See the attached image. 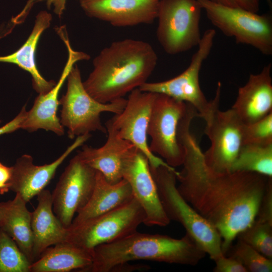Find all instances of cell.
<instances>
[{"instance_id": "32", "label": "cell", "mask_w": 272, "mask_h": 272, "mask_svg": "<svg viewBox=\"0 0 272 272\" xmlns=\"http://www.w3.org/2000/svg\"><path fill=\"white\" fill-rule=\"evenodd\" d=\"M225 6L238 8L258 13L259 10V0H211Z\"/></svg>"}, {"instance_id": "3", "label": "cell", "mask_w": 272, "mask_h": 272, "mask_svg": "<svg viewBox=\"0 0 272 272\" xmlns=\"http://www.w3.org/2000/svg\"><path fill=\"white\" fill-rule=\"evenodd\" d=\"M206 253L185 234L180 239L137 231L93 251L91 272H111L115 266L136 260L194 266Z\"/></svg>"}, {"instance_id": "21", "label": "cell", "mask_w": 272, "mask_h": 272, "mask_svg": "<svg viewBox=\"0 0 272 272\" xmlns=\"http://www.w3.org/2000/svg\"><path fill=\"white\" fill-rule=\"evenodd\" d=\"M133 198L131 187L125 179L123 178L112 184L97 171L92 195L86 206L77 213L71 225H77L121 207Z\"/></svg>"}, {"instance_id": "14", "label": "cell", "mask_w": 272, "mask_h": 272, "mask_svg": "<svg viewBox=\"0 0 272 272\" xmlns=\"http://www.w3.org/2000/svg\"><path fill=\"white\" fill-rule=\"evenodd\" d=\"M64 43L68 51V58L59 81L47 93L41 94L35 98L31 109L27 111L22 129L32 132L43 129L50 131L58 136L64 134V127L57 116L59 102L58 95L62 86L76 62L88 60L90 56L82 51L74 50L70 43L65 27L61 26L56 29Z\"/></svg>"}, {"instance_id": "6", "label": "cell", "mask_w": 272, "mask_h": 272, "mask_svg": "<svg viewBox=\"0 0 272 272\" xmlns=\"http://www.w3.org/2000/svg\"><path fill=\"white\" fill-rule=\"evenodd\" d=\"M65 94L59 100L61 106L60 122L67 128L70 139L99 131L107 130L101 121L103 112L120 113L126 103V99L120 98L107 103H101L93 98L85 89L81 72L74 65L67 77Z\"/></svg>"}, {"instance_id": "22", "label": "cell", "mask_w": 272, "mask_h": 272, "mask_svg": "<svg viewBox=\"0 0 272 272\" xmlns=\"http://www.w3.org/2000/svg\"><path fill=\"white\" fill-rule=\"evenodd\" d=\"M52 20L51 15L46 11H40L36 16L31 33L25 42L15 52L0 56V62L15 64L28 72L32 78L33 88L38 93L43 94L55 85L53 80L47 81L40 73L35 61V52L40 37L48 28Z\"/></svg>"}, {"instance_id": "10", "label": "cell", "mask_w": 272, "mask_h": 272, "mask_svg": "<svg viewBox=\"0 0 272 272\" xmlns=\"http://www.w3.org/2000/svg\"><path fill=\"white\" fill-rule=\"evenodd\" d=\"M187 103L164 94L156 93L149 122L151 152L162 157L170 166L182 165L185 150L178 135L179 122Z\"/></svg>"}, {"instance_id": "4", "label": "cell", "mask_w": 272, "mask_h": 272, "mask_svg": "<svg viewBox=\"0 0 272 272\" xmlns=\"http://www.w3.org/2000/svg\"><path fill=\"white\" fill-rule=\"evenodd\" d=\"M150 170L156 182L163 209L170 220L179 223L188 235L210 258L215 260L225 255L218 231L183 198L176 186L175 168L160 165Z\"/></svg>"}, {"instance_id": "7", "label": "cell", "mask_w": 272, "mask_h": 272, "mask_svg": "<svg viewBox=\"0 0 272 272\" xmlns=\"http://www.w3.org/2000/svg\"><path fill=\"white\" fill-rule=\"evenodd\" d=\"M211 23L238 44L251 46L265 55L272 54V18L211 0H197Z\"/></svg>"}, {"instance_id": "12", "label": "cell", "mask_w": 272, "mask_h": 272, "mask_svg": "<svg viewBox=\"0 0 272 272\" xmlns=\"http://www.w3.org/2000/svg\"><path fill=\"white\" fill-rule=\"evenodd\" d=\"M206 123L205 132L211 142L210 148L203 153L206 165L216 172H231L243 145L244 123L232 108L221 111L219 108Z\"/></svg>"}, {"instance_id": "18", "label": "cell", "mask_w": 272, "mask_h": 272, "mask_svg": "<svg viewBox=\"0 0 272 272\" xmlns=\"http://www.w3.org/2000/svg\"><path fill=\"white\" fill-rule=\"evenodd\" d=\"M107 139L100 147L83 145L77 155L81 160L100 172L110 183L123 179V170L127 161L138 149L128 141L121 139L110 128L106 127Z\"/></svg>"}, {"instance_id": "29", "label": "cell", "mask_w": 272, "mask_h": 272, "mask_svg": "<svg viewBox=\"0 0 272 272\" xmlns=\"http://www.w3.org/2000/svg\"><path fill=\"white\" fill-rule=\"evenodd\" d=\"M243 144H272V112L253 122L244 124Z\"/></svg>"}, {"instance_id": "17", "label": "cell", "mask_w": 272, "mask_h": 272, "mask_svg": "<svg viewBox=\"0 0 272 272\" xmlns=\"http://www.w3.org/2000/svg\"><path fill=\"white\" fill-rule=\"evenodd\" d=\"M90 133L78 136L57 159L49 164L36 165L31 155L18 158L12 167L10 190L19 194L27 202L37 196L49 183L57 169L77 148L83 146L91 137Z\"/></svg>"}, {"instance_id": "35", "label": "cell", "mask_w": 272, "mask_h": 272, "mask_svg": "<svg viewBox=\"0 0 272 272\" xmlns=\"http://www.w3.org/2000/svg\"><path fill=\"white\" fill-rule=\"evenodd\" d=\"M47 7L53 8L55 14L60 18L65 9L66 0H46Z\"/></svg>"}, {"instance_id": "27", "label": "cell", "mask_w": 272, "mask_h": 272, "mask_svg": "<svg viewBox=\"0 0 272 272\" xmlns=\"http://www.w3.org/2000/svg\"><path fill=\"white\" fill-rule=\"evenodd\" d=\"M237 237L266 257L272 259V224L255 219Z\"/></svg>"}, {"instance_id": "15", "label": "cell", "mask_w": 272, "mask_h": 272, "mask_svg": "<svg viewBox=\"0 0 272 272\" xmlns=\"http://www.w3.org/2000/svg\"><path fill=\"white\" fill-rule=\"evenodd\" d=\"M123 178L129 184L133 197L145 213L144 224L148 226L169 225L171 221L163 209L148 159L139 149L125 163Z\"/></svg>"}, {"instance_id": "37", "label": "cell", "mask_w": 272, "mask_h": 272, "mask_svg": "<svg viewBox=\"0 0 272 272\" xmlns=\"http://www.w3.org/2000/svg\"><path fill=\"white\" fill-rule=\"evenodd\" d=\"M269 4L271 3L270 0H266Z\"/></svg>"}, {"instance_id": "38", "label": "cell", "mask_w": 272, "mask_h": 272, "mask_svg": "<svg viewBox=\"0 0 272 272\" xmlns=\"http://www.w3.org/2000/svg\"><path fill=\"white\" fill-rule=\"evenodd\" d=\"M2 122V120L0 119V123Z\"/></svg>"}, {"instance_id": "23", "label": "cell", "mask_w": 272, "mask_h": 272, "mask_svg": "<svg viewBox=\"0 0 272 272\" xmlns=\"http://www.w3.org/2000/svg\"><path fill=\"white\" fill-rule=\"evenodd\" d=\"M27 203L17 193L13 199L0 202V229L14 240L32 263L34 260L31 212L28 211Z\"/></svg>"}, {"instance_id": "24", "label": "cell", "mask_w": 272, "mask_h": 272, "mask_svg": "<svg viewBox=\"0 0 272 272\" xmlns=\"http://www.w3.org/2000/svg\"><path fill=\"white\" fill-rule=\"evenodd\" d=\"M46 248L30 266V272L89 271L93 262L92 252L69 242Z\"/></svg>"}, {"instance_id": "16", "label": "cell", "mask_w": 272, "mask_h": 272, "mask_svg": "<svg viewBox=\"0 0 272 272\" xmlns=\"http://www.w3.org/2000/svg\"><path fill=\"white\" fill-rule=\"evenodd\" d=\"M88 16L118 27L149 24L157 19L160 0H78Z\"/></svg>"}, {"instance_id": "33", "label": "cell", "mask_w": 272, "mask_h": 272, "mask_svg": "<svg viewBox=\"0 0 272 272\" xmlns=\"http://www.w3.org/2000/svg\"><path fill=\"white\" fill-rule=\"evenodd\" d=\"M27 112L26 105H25L14 119L0 127V135L11 133L22 128Z\"/></svg>"}, {"instance_id": "28", "label": "cell", "mask_w": 272, "mask_h": 272, "mask_svg": "<svg viewBox=\"0 0 272 272\" xmlns=\"http://www.w3.org/2000/svg\"><path fill=\"white\" fill-rule=\"evenodd\" d=\"M229 250L231 252L229 255L238 259L248 271L271 272L272 271L271 259L266 257L242 240L238 239V242L234 246H231Z\"/></svg>"}, {"instance_id": "8", "label": "cell", "mask_w": 272, "mask_h": 272, "mask_svg": "<svg viewBox=\"0 0 272 272\" xmlns=\"http://www.w3.org/2000/svg\"><path fill=\"white\" fill-rule=\"evenodd\" d=\"M202 10L197 0H160L156 36L166 53L176 55L198 45Z\"/></svg>"}, {"instance_id": "9", "label": "cell", "mask_w": 272, "mask_h": 272, "mask_svg": "<svg viewBox=\"0 0 272 272\" xmlns=\"http://www.w3.org/2000/svg\"><path fill=\"white\" fill-rule=\"evenodd\" d=\"M145 213L133 198L128 203L86 220L68 229L67 241L93 253L97 246L121 239L137 231Z\"/></svg>"}, {"instance_id": "30", "label": "cell", "mask_w": 272, "mask_h": 272, "mask_svg": "<svg viewBox=\"0 0 272 272\" xmlns=\"http://www.w3.org/2000/svg\"><path fill=\"white\" fill-rule=\"evenodd\" d=\"M255 219L272 224V178L268 181Z\"/></svg>"}, {"instance_id": "31", "label": "cell", "mask_w": 272, "mask_h": 272, "mask_svg": "<svg viewBox=\"0 0 272 272\" xmlns=\"http://www.w3.org/2000/svg\"><path fill=\"white\" fill-rule=\"evenodd\" d=\"M214 272H247L243 264L236 258L224 255L215 260Z\"/></svg>"}, {"instance_id": "36", "label": "cell", "mask_w": 272, "mask_h": 272, "mask_svg": "<svg viewBox=\"0 0 272 272\" xmlns=\"http://www.w3.org/2000/svg\"><path fill=\"white\" fill-rule=\"evenodd\" d=\"M149 266L144 265H131L128 264V262L118 265L114 267L112 271H129L134 270H145L148 269Z\"/></svg>"}, {"instance_id": "13", "label": "cell", "mask_w": 272, "mask_h": 272, "mask_svg": "<svg viewBox=\"0 0 272 272\" xmlns=\"http://www.w3.org/2000/svg\"><path fill=\"white\" fill-rule=\"evenodd\" d=\"M156 93L137 88L129 93L123 109L107 121L105 127L111 129L119 138L129 141L142 152L150 167L169 166L162 159L151 152L147 143V130ZM171 167V166H170Z\"/></svg>"}, {"instance_id": "20", "label": "cell", "mask_w": 272, "mask_h": 272, "mask_svg": "<svg viewBox=\"0 0 272 272\" xmlns=\"http://www.w3.org/2000/svg\"><path fill=\"white\" fill-rule=\"evenodd\" d=\"M37 196L38 203L31 212V221L34 261L48 247L66 241L68 235L67 228L53 212L51 193L44 189Z\"/></svg>"}, {"instance_id": "2", "label": "cell", "mask_w": 272, "mask_h": 272, "mask_svg": "<svg viewBox=\"0 0 272 272\" xmlns=\"http://www.w3.org/2000/svg\"><path fill=\"white\" fill-rule=\"evenodd\" d=\"M158 59L148 42L131 38L112 42L95 57L93 69L83 86L101 103L124 98L147 82Z\"/></svg>"}, {"instance_id": "26", "label": "cell", "mask_w": 272, "mask_h": 272, "mask_svg": "<svg viewBox=\"0 0 272 272\" xmlns=\"http://www.w3.org/2000/svg\"><path fill=\"white\" fill-rule=\"evenodd\" d=\"M31 264L14 240L0 229V272H30Z\"/></svg>"}, {"instance_id": "5", "label": "cell", "mask_w": 272, "mask_h": 272, "mask_svg": "<svg viewBox=\"0 0 272 272\" xmlns=\"http://www.w3.org/2000/svg\"><path fill=\"white\" fill-rule=\"evenodd\" d=\"M216 34L214 29H209L204 32L190 64L180 74L164 81L147 82L139 89L142 91L164 94L188 103L196 109L198 117L205 122L208 121L219 108L222 84L218 83L215 97L208 101L201 89L199 77L202 64L212 49Z\"/></svg>"}, {"instance_id": "19", "label": "cell", "mask_w": 272, "mask_h": 272, "mask_svg": "<svg viewBox=\"0 0 272 272\" xmlns=\"http://www.w3.org/2000/svg\"><path fill=\"white\" fill-rule=\"evenodd\" d=\"M271 63L257 74H251L239 87L231 108L244 124L256 121L272 112Z\"/></svg>"}, {"instance_id": "34", "label": "cell", "mask_w": 272, "mask_h": 272, "mask_svg": "<svg viewBox=\"0 0 272 272\" xmlns=\"http://www.w3.org/2000/svg\"><path fill=\"white\" fill-rule=\"evenodd\" d=\"M12 178V166H7L0 162V194H4L10 190Z\"/></svg>"}, {"instance_id": "11", "label": "cell", "mask_w": 272, "mask_h": 272, "mask_svg": "<svg viewBox=\"0 0 272 272\" xmlns=\"http://www.w3.org/2000/svg\"><path fill=\"white\" fill-rule=\"evenodd\" d=\"M97 171L76 155L70 161L52 194L54 214L64 227L71 225L75 214L87 203L93 192Z\"/></svg>"}, {"instance_id": "25", "label": "cell", "mask_w": 272, "mask_h": 272, "mask_svg": "<svg viewBox=\"0 0 272 272\" xmlns=\"http://www.w3.org/2000/svg\"><path fill=\"white\" fill-rule=\"evenodd\" d=\"M248 171L272 178V144H245L231 171Z\"/></svg>"}, {"instance_id": "1", "label": "cell", "mask_w": 272, "mask_h": 272, "mask_svg": "<svg viewBox=\"0 0 272 272\" xmlns=\"http://www.w3.org/2000/svg\"><path fill=\"white\" fill-rule=\"evenodd\" d=\"M185 150L177 188L183 198L218 231L225 255L234 240L255 220L270 178L248 171L218 173L206 164L189 125L181 126Z\"/></svg>"}]
</instances>
